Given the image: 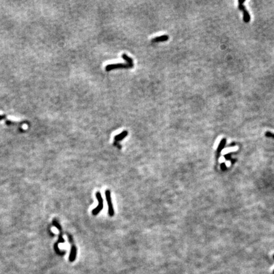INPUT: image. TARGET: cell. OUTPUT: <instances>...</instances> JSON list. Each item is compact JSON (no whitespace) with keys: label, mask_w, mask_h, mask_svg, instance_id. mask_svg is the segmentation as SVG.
I'll use <instances>...</instances> for the list:
<instances>
[{"label":"cell","mask_w":274,"mask_h":274,"mask_svg":"<svg viewBox=\"0 0 274 274\" xmlns=\"http://www.w3.org/2000/svg\"><path fill=\"white\" fill-rule=\"evenodd\" d=\"M114 145H116V146H117V147H118V148H119V149H121V145H119V144L118 143V142H117V141H114Z\"/></svg>","instance_id":"12"},{"label":"cell","mask_w":274,"mask_h":274,"mask_svg":"<svg viewBox=\"0 0 274 274\" xmlns=\"http://www.w3.org/2000/svg\"><path fill=\"white\" fill-rule=\"evenodd\" d=\"M128 135V131H123L122 133H121L119 135H117L114 137V140L115 141H119L122 140L124 139V138L127 136Z\"/></svg>","instance_id":"7"},{"label":"cell","mask_w":274,"mask_h":274,"mask_svg":"<svg viewBox=\"0 0 274 274\" xmlns=\"http://www.w3.org/2000/svg\"><path fill=\"white\" fill-rule=\"evenodd\" d=\"M105 194H106V200H107V202H108L109 214L110 216H113L114 214V208H113V205H112V203L111 197H110V190H106Z\"/></svg>","instance_id":"4"},{"label":"cell","mask_w":274,"mask_h":274,"mask_svg":"<svg viewBox=\"0 0 274 274\" xmlns=\"http://www.w3.org/2000/svg\"><path fill=\"white\" fill-rule=\"evenodd\" d=\"M133 68V67L129 65L128 64H109V65L106 66V71H110V70L114 69H131Z\"/></svg>","instance_id":"2"},{"label":"cell","mask_w":274,"mask_h":274,"mask_svg":"<svg viewBox=\"0 0 274 274\" xmlns=\"http://www.w3.org/2000/svg\"><path fill=\"white\" fill-rule=\"evenodd\" d=\"M122 58L126 62L128 63V64H129V65L133 67V66H134L133 60L131 58H130V57H128V55L125 54V53H123L122 55Z\"/></svg>","instance_id":"9"},{"label":"cell","mask_w":274,"mask_h":274,"mask_svg":"<svg viewBox=\"0 0 274 274\" xmlns=\"http://www.w3.org/2000/svg\"><path fill=\"white\" fill-rule=\"evenodd\" d=\"M221 170H223V171L226 170L227 167H226L225 163V162L221 163Z\"/></svg>","instance_id":"11"},{"label":"cell","mask_w":274,"mask_h":274,"mask_svg":"<svg viewBox=\"0 0 274 274\" xmlns=\"http://www.w3.org/2000/svg\"><path fill=\"white\" fill-rule=\"evenodd\" d=\"M226 143H227L226 138H223V139L221 140V141L220 142V144H219V145H218V148H217V150H216V158H217V159H219V157L220 156V153L221 152V150H222L224 149V147L226 145Z\"/></svg>","instance_id":"5"},{"label":"cell","mask_w":274,"mask_h":274,"mask_svg":"<svg viewBox=\"0 0 274 274\" xmlns=\"http://www.w3.org/2000/svg\"><path fill=\"white\" fill-rule=\"evenodd\" d=\"M76 253H77L76 248L75 247V246H72L71 251H70V255H69V261H70L72 262V261L75 260L76 257Z\"/></svg>","instance_id":"8"},{"label":"cell","mask_w":274,"mask_h":274,"mask_svg":"<svg viewBox=\"0 0 274 274\" xmlns=\"http://www.w3.org/2000/svg\"><path fill=\"white\" fill-rule=\"evenodd\" d=\"M169 39V36L168 35H162L159 37H156L152 39V43H159V42H165Z\"/></svg>","instance_id":"6"},{"label":"cell","mask_w":274,"mask_h":274,"mask_svg":"<svg viewBox=\"0 0 274 274\" xmlns=\"http://www.w3.org/2000/svg\"><path fill=\"white\" fill-rule=\"evenodd\" d=\"M244 2H245V0H239L238 8H239V10L243 13V20H244V22L245 23H249V22H250L251 17L248 11L246 10L244 5H243Z\"/></svg>","instance_id":"1"},{"label":"cell","mask_w":274,"mask_h":274,"mask_svg":"<svg viewBox=\"0 0 274 274\" xmlns=\"http://www.w3.org/2000/svg\"><path fill=\"white\" fill-rule=\"evenodd\" d=\"M96 198L97 200L98 201V206L97 208H95L93 211H92V213H93V215H97L98 213H100V211H101L104 208V201H103V199L102 197H101L100 192H97L96 193Z\"/></svg>","instance_id":"3"},{"label":"cell","mask_w":274,"mask_h":274,"mask_svg":"<svg viewBox=\"0 0 274 274\" xmlns=\"http://www.w3.org/2000/svg\"><path fill=\"white\" fill-rule=\"evenodd\" d=\"M265 136L268 138H273V139H274V133H272V132L271 131H267L265 134Z\"/></svg>","instance_id":"10"},{"label":"cell","mask_w":274,"mask_h":274,"mask_svg":"<svg viewBox=\"0 0 274 274\" xmlns=\"http://www.w3.org/2000/svg\"><path fill=\"white\" fill-rule=\"evenodd\" d=\"M273 274H274V270H273Z\"/></svg>","instance_id":"13"}]
</instances>
